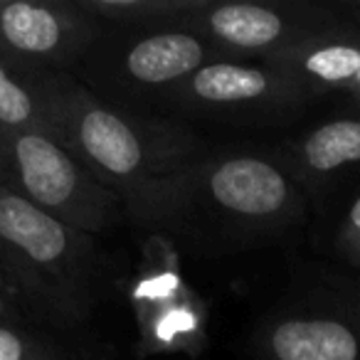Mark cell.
Returning a JSON list of instances; mask_svg holds the SVG:
<instances>
[{
  "instance_id": "17",
  "label": "cell",
  "mask_w": 360,
  "mask_h": 360,
  "mask_svg": "<svg viewBox=\"0 0 360 360\" xmlns=\"http://www.w3.org/2000/svg\"><path fill=\"white\" fill-rule=\"evenodd\" d=\"M0 319H15V321H27V323H32V321L25 316V311L20 309L15 294L11 291V286L6 284L3 276H0Z\"/></svg>"
},
{
  "instance_id": "15",
  "label": "cell",
  "mask_w": 360,
  "mask_h": 360,
  "mask_svg": "<svg viewBox=\"0 0 360 360\" xmlns=\"http://www.w3.org/2000/svg\"><path fill=\"white\" fill-rule=\"evenodd\" d=\"M0 360H79L47 328L0 319Z\"/></svg>"
},
{
  "instance_id": "7",
  "label": "cell",
  "mask_w": 360,
  "mask_h": 360,
  "mask_svg": "<svg viewBox=\"0 0 360 360\" xmlns=\"http://www.w3.org/2000/svg\"><path fill=\"white\" fill-rule=\"evenodd\" d=\"M186 27L222 57L257 62L326 37L360 35L343 0H207Z\"/></svg>"
},
{
  "instance_id": "18",
  "label": "cell",
  "mask_w": 360,
  "mask_h": 360,
  "mask_svg": "<svg viewBox=\"0 0 360 360\" xmlns=\"http://www.w3.org/2000/svg\"><path fill=\"white\" fill-rule=\"evenodd\" d=\"M343 6H345V11L353 15V20L360 25V0H343Z\"/></svg>"
},
{
  "instance_id": "10",
  "label": "cell",
  "mask_w": 360,
  "mask_h": 360,
  "mask_svg": "<svg viewBox=\"0 0 360 360\" xmlns=\"http://www.w3.org/2000/svg\"><path fill=\"white\" fill-rule=\"evenodd\" d=\"M99 32L75 0H0V55L32 70L70 75Z\"/></svg>"
},
{
  "instance_id": "8",
  "label": "cell",
  "mask_w": 360,
  "mask_h": 360,
  "mask_svg": "<svg viewBox=\"0 0 360 360\" xmlns=\"http://www.w3.org/2000/svg\"><path fill=\"white\" fill-rule=\"evenodd\" d=\"M129 301L139 333V358L186 355L195 360L205 350L207 306L200 294L188 286L178 247L168 237L146 235Z\"/></svg>"
},
{
  "instance_id": "13",
  "label": "cell",
  "mask_w": 360,
  "mask_h": 360,
  "mask_svg": "<svg viewBox=\"0 0 360 360\" xmlns=\"http://www.w3.org/2000/svg\"><path fill=\"white\" fill-rule=\"evenodd\" d=\"M0 126L50 136V72L0 55Z\"/></svg>"
},
{
  "instance_id": "1",
  "label": "cell",
  "mask_w": 360,
  "mask_h": 360,
  "mask_svg": "<svg viewBox=\"0 0 360 360\" xmlns=\"http://www.w3.org/2000/svg\"><path fill=\"white\" fill-rule=\"evenodd\" d=\"M121 200L129 225L207 259L279 240L304 225L311 205L274 150L205 153Z\"/></svg>"
},
{
  "instance_id": "4",
  "label": "cell",
  "mask_w": 360,
  "mask_h": 360,
  "mask_svg": "<svg viewBox=\"0 0 360 360\" xmlns=\"http://www.w3.org/2000/svg\"><path fill=\"white\" fill-rule=\"evenodd\" d=\"M220 52L188 27L104 30L70 72L99 99L160 116L165 101Z\"/></svg>"
},
{
  "instance_id": "9",
  "label": "cell",
  "mask_w": 360,
  "mask_h": 360,
  "mask_svg": "<svg viewBox=\"0 0 360 360\" xmlns=\"http://www.w3.org/2000/svg\"><path fill=\"white\" fill-rule=\"evenodd\" d=\"M266 360H360V279L323 286L269 319Z\"/></svg>"
},
{
  "instance_id": "5",
  "label": "cell",
  "mask_w": 360,
  "mask_h": 360,
  "mask_svg": "<svg viewBox=\"0 0 360 360\" xmlns=\"http://www.w3.org/2000/svg\"><path fill=\"white\" fill-rule=\"evenodd\" d=\"M0 188L96 237L129 222L119 193L37 131L0 126Z\"/></svg>"
},
{
  "instance_id": "11",
  "label": "cell",
  "mask_w": 360,
  "mask_h": 360,
  "mask_svg": "<svg viewBox=\"0 0 360 360\" xmlns=\"http://www.w3.org/2000/svg\"><path fill=\"white\" fill-rule=\"evenodd\" d=\"M274 155L309 200L338 191L360 175V106L348 104L340 114L326 116L284 141Z\"/></svg>"
},
{
  "instance_id": "16",
  "label": "cell",
  "mask_w": 360,
  "mask_h": 360,
  "mask_svg": "<svg viewBox=\"0 0 360 360\" xmlns=\"http://www.w3.org/2000/svg\"><path fill=\"white\" fill-rule=\"evenodd\" d=\"M333 247H335L338 259L360 274V188L348 200L345 210L340 212V220H338L335 237H333Z\"/></svg>"
},
{
  "instance_id": "3",
  "label": "cell",
  "mask_w": 360,
  "mask_h": 360,
  "mask_svg": "<svg viewBox=\"0 0 360 360\" xmlns=\"http://www.w3.org/2000/svg\"><path fill=\"white\" fill-rule=\"evenodd\" d=\"M50 139L121 198L207 153L188 124L109 104L67 72H50Z\"/></svg>"
},
{
  "instance_id": "6",
  "label": "cell",
  "mask_w": 360,
  "mask_h": 360,
  "mask_svg": "<svg viewBox=\"0 0 360 360\" xmlns=\"http://www.w3.org/2000/svg\"><path fill=\"white\" fill-rule=\"evenodd\" d=\"M319 96L271 62L220 57L188 77L165 101L160 116L191 126H284L304 116Z\"/></svg>"
},
{
  "instance_id": "2",
  "label": "cell",
  "mask_w": 360,
  "mask_h": 360,
  "mask_svg": "<svg viewBox=\"0 0 360 360\" xmlns=\"http://www.w3.org/2000/svg\"><path fill=\"white\" fill-rule=\"evenodd\" d=\"M0 276L32 323L86 326L111 296L116 262L96 235L67 225L0 188Z\"/></svg>"
},
{
  "instance_id": "14",
  "label": "cell",
  "mask_w": 360,
  "mask_h": 360,
  "mask_svg": "<svg viewBox=\"0 0 360 360\" xmlns=\"http://www.w3.org/2000/svg\"><path fill=\"white\" fill-rule=\"evenodd\" d=\"M104 30H163L186 27L207 0H75Z\"/></svg>"
},
{
  "instance_id": "12",
  "label": "cell",
  "mask_w": 360,
  "mask_h": 360,
  "mask_svg": "<svg viewBox=\"0 0 360 360\" xmlns=\"http://www.w3.org/2000/svg\"><path fill=\"white\" fill-rule=\"evenodd\" d=\"M269 62L294 75L319 99L340 96L360 106V35L316 40Z\"/></svg>"
}]
</instances>
